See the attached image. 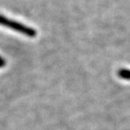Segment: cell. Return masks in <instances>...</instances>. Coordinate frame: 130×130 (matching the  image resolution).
Listing matches in <instances>:
<instances>
[{"mask_svg":"<svg viewBox=\"0 0 130 130\" xmlns=\"http://www.w3.org/2000/svg\"><path fill=\"white\" fill-rule=\"evenodd\" d=\"M0 25H3L4 27L9 28V29H12L14 31H17L19 33L24 34L26 36H29V37H35L36 36V30H34L33 28H30L29 26H26V25L21 24V23L15 21V20L8 19L4 15L0 14Z\"/></svg>","mask_w":130,"mask_h":130,"instance_id":"cell-1","label":"cell"},{"mask_svg":"<svg viewBox=\"0 0 130 130\" xmlns=\"http://www.w3.org/2000/svg\"><path fill=\"white\" fill-rule=\"evenodd\" d=\"M119 76L123 78V79H130V70L128 69H120V71L118 72Z\"/></svg>","mask_w":130,"mask_h":130,"instance_id":"cell-2","label":"cell"}]
</instances>
